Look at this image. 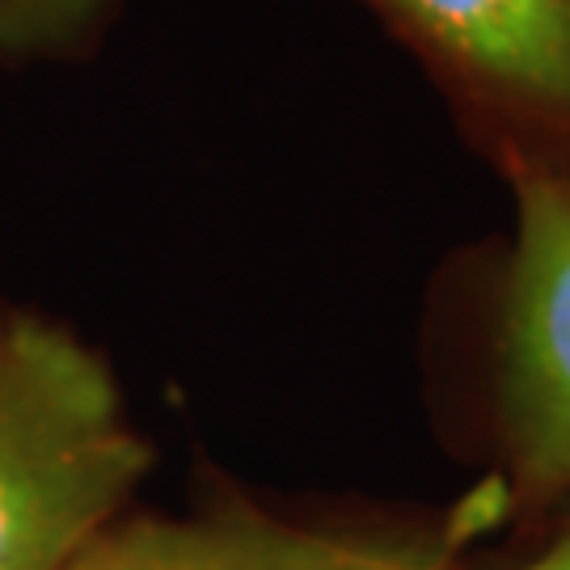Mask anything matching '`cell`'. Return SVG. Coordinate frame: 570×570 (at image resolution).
<instances>
[{"label":"cell","mask_w":570,"mask_h":570,"mask_svg":"<svg viewBox=\"0 0 570 570\" xmlns=\"http://www.w3.org/2000/svg\"><path fill=\"white\" fill-rule=\"evenodd\" d=\"M153 444L106 360L39 313L0 317V570H63L122 515Z\"/></svg>","instance_id":"cell-1"},{"label":"cell","mask_w":570,"mask_h":570,"mask_svg":"<svg viewBox=\"0 0 570 570\" xmlns=\"http://www.w3.org/2000/svg\"><path fill=\"white\" fill-rule=\"evenodd\" d=\"M499 178L570 186V0H360Z\"/></svg>","instance_id":"cell-2"},{"label":"cell","mask_w":570,"mask_h":570,"mask_svg":"<svg viewBox=\"0 0 570 570\" xmlns=\"http://www.w3.org/2000/svg\"><path fill=\"white\" fill-rule=\"evenodd\" d=\"M515 237L494 317L499 515L570 499V186L508 178Z\"/></svg>","instance_id":"cell-3"},{"label":"cell","mask_w":570,"mask_h":570,"mask_svg":"<svg viewBox=\"0 0 570 570\" xmlns=\"http://www.w3.org/2000/svg\"><path fill=\"white\" fill-rule=\"evenodd\" d=\"M487 520H499L490 490L435 520L287 515L220 499L183 515H119L63 570H461Z\"/></svg>","instance_id":"cell-4"},{"label":"cell","mask_w":570,"mask_h":570,"mask_svg":"<svg viewBox=\"0 0 570 570\" xmlns=\"http://www.w3.org/2000/svg\"><path fill=\"white\" fill-rule=\"evenodd\" d=\"M115 0H0V51L77 56L102 35Z\"/></svg>","instance_id":"cell-5"},{"label":"cell","mask_w":570,"mask_h":570,"mask_svg":"<svg viewBox=\"0 0 570 570\" xmlns=\"http://www.w3.org/2000/svg\"><path fill=\"white\" fill-rule=\"evenodd\" d=\"M461 570H570V515L537 550L524 553V558L503 562V567H461Z\"/></svg>","instance_id":"cell-6"}]
</instances>
